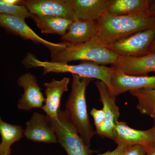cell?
<instances>
[{"label":"cell","mask_w":155,"mask_h":155,"mask_svg":"<svg viewBox=\"0 0 155 155\" xmlns=\"http://www.w3.org/2000/svg\"><path fill=\"white\" fill-rule=\"evenodd\" d=\"M96 36L107 46L140 31L155 27V18L148 11L141 14L115 16L106 13L96 22Z\"/></svg>","instance_id":"cell-1"},{"label":"cell","mask_w":155,"mask_h":155,"mask_svg":"<svg viewBox=\"0 0 155 155\" xmlns=\"http://www.w3.org/2000/svg\"><path fill=\"white\" fill-rule=\"evenodd\" d=\"M71 90L66 103L65 111L84 142L90 148L95 134L87 110L85 93L89 84L94 79L72 74Z\"/></svg>","instance_id":"cell-2"},{"label":"cell","mask_w":155,"mask_h":155,"mask_svg":"<svg viewBox=\"0 0 155 155\" xmlns=\"http://www.w3.org/2000/svg\"><path fill=\"white\" fill-rule=\"evenodd\" d=\"M22 63L27 68L42 67L44 69L43 75L50 72H69L81 77L97 79L105 84L110 91L111 90L110 79L114 70L113 67H106L89 61H84L78 65H69L51 61H42L29 53H27Z\"/></svg>","instance_id":"cell-3"},{"label":"cell","mask_w":155,"mask_h":155,"mask_svg":"<svg viewBox=\"0 0 155 155\" xmlns=\"http://www.w3.org/2000/svg\"><path fill=\"white\" fill-rule=\"evenodd\" d=\"M119 57L108 49L95 36L84 43L69 46L51 54V61L68 64L71 61H83L98 65H114Z\"/></svg>","instance_id":"cell-4"},{"label":"cell","mask_w":155,"mask_h":155,"mask_svg":"<svg viewBox=\"0 0 155 155\" xmlns=\"http://www.w3.org/2000/svg\"><path fill=\"white\" fill-rule=\"evenodd\" d=\"M46 117L55 133L58 142L68 155H91L94 152L84 142L66 111L60 109L57 120Z\"/></svg>","instance_id":"cell-5"},{"label":"cell","mask_w":155,"mask_h":155,"mask_svg":"<svg viewBox=\"0 0 155 155\" xmlns=\"http://www.w3.org/2000/svg\"><path fill=\"white\" fill-rule=\"evenodd\" d=\"M155 38V27L140 31L107 46L119 57H142L150 54L149 48Z\"/></svg>","instance_id":"cell-6"},{"label":"cell","mask_w":155,"mask_h":155,"mask_svg":"<svg viewBox=\"0 0 155 155\" xmlns=\"http://www.w3.org/2000/svg\"><path fill=\"white\" fill-rule=\"evenodd\" d=\"M0 27L24 39L44 45L49 50L51 54L69 46L64 43H54L42 38L27 25L25 20L16 16L0 14Z\"/></svg>","instance_id":"cell-7"},{"label":"cell","mask_w":155,"mask_h":155,"mask_svg":"<svg viewBox=\"0 0 155 155\" xmlns=\"http://www.w3.org/2000/svg\"><path fill=\"white\" fill-rule=\"evenodd\" d=\"M100 96V101L102 103L105 118L102 125L96 134L102 137L113 139L114 127L120 115L119 108L116 102V98L111 94L110 90L102 81L97 80L95 83Z\"/></svg>","instance_id":"cell-8"},{"label":"cell","mask_w":155,"mask_h":155,"mask_svg":"<svg viewBox=\"0 0 155 155\" xmlns=\"http://www.w3.org/2000/svg\"><path fill=\"white\" fill-rule=\"evenodd\" d=\"M19 5L25 6L32 14L74 20L70 0H26L21 1Z\"/></svg>","instance_id":"cell-9"},{"label":"cell","mask_w":155,"mask_h":155,"mask_svg":"<svg viewBox=\"0 0 155 155\" xmlns=\"http://www.w3.org/2000/svg\"><path fill=\"white\" fill-rule=\"evenodd\" d=\"M112 140L117 144L127 146L141 145L145 147L155 146V134L153 127L147 130H137L122 121H118L116 123Z\"/></svg>","instance_id":"cell-10"},{"label":"cell","mask_w":155,"mask_h":155,"mask_svg":"<svg viewBox=\"0 0 155 155\" xmlns=\"http://www.w3.org/2000/svg\"><path fill=\"white\" fill-rule=\"evenodd\" d=\"M110 93L116 98L127 91L138 89H155V76L126 75L114 68L110 79Z\"/></svg>","instance_id":"cell-11"},{"label":"cell","mask_w":155,"mask_h":155,"mask_svg":"<svg viewBox=\"0 0 155 155\" xmlns=\"http://www.w3.org/2000/svg\"><path fill=\"white\" fill-rule=\"evenodd\" d=\"M18 84L24 90L18 101V109L29 111L33 108H42L45 98L36 76L31 73H25L19 78Z\"/></svg>","instance_id":"cell-12"},{"label":"cell","mask_w":155,"mask_h":155,"mask_svg":"<svg viewBox=\"0 0 155 155\" xmlns=\"http://www.w3.org/2000/svg\"><path fill=\"white\" fill-rule=\"evenodd\" d=\"M23 135L28 140L46 143H58L54 131L48 122L46 116L34 112L26 122Z\"/></svg>","instance_id":"cell-13"},{"label":"cell","mask_w":155,"mask_h":155,"mask_svg":"<svg viewBox=\"0 0 155 155\" xmlns=\"http://www.w3.org/2000/svg\"><path fill=\"white\" fill-rule=\"evenodd\" d=\"M112 67L127 75H147L150 72H155V52L137 58L119 57Z\"/></svg>","instance_id":"cell-14"},{"label":"cell","mask_w":155,"mask_h":155,"mask_svg":"<svg viewBox=\"0 0 155 155\" xmlns=\"http://www.w3.org/2000/svg\"><path fill=\"white\" fill-rule=\"evenodd\" d=\"M113 0H70L74 20L97 22L108 9Z\"/></svg>","instance_id":"cell-15"},{"label":"cell","mask_w":155,"mask_h":155,"mask_svg":"<svg viewBox=\"0 0 155 155\" xmlns=\"http://www.w3.org/2000/svg\"><path fill=\"white\" fill-rule=\"evenodd\" d=\"M69 81V78L64 77L61 80L53 79L50 82L45 83L46 98L42 109L50 119H58L61 98L64 93L68 91Z\"/></svg>","instance_id":"cell-16"},{"label":"cell","mask_w":155,"mask_h":155,"mask_svg":"<svg viewBox=\"0 0 155 155\" xmlns=\"http://www.w3.org/2000/svg\"><path fill=\"white\" fill-rule=\"evenodd\" d=\"M96 34V22L73 20L61 40L69 46L81 44L90 40Z\"/></svg>","instance_id":"cell-17"},{"label":"cell","mask_w":155,"mask_h":155,"mask_svg":"<svg viewBox=\"0 0 155 155\" xmlns=\"http://www.w3.org/2000/svg\"><path fill=\"white\" fill-rule=\"evenodd\" d=\"M151 2L148 0H113L107 13L115 16L141 14L148 11Z\"/></svg>","instance_id":"cell-18"},{"label":"cell","mask_w":155,"mask_h":155,"mask_svg":"<svg viewBox=\"0 0 155 155\" xmlns=\"http://www.w3.org/2000/svg\"><path fill=\"white\" fill-rule=\"evenodd\" d=\"M31 19L42 33L53 34L63 36L67 32L72 20L53 16L32 14Z\"/></svg>","instance_id":"cell-19"},{"label":"cell","mask_w":155,"mask_h":155,"mask_svg":"<svg viewBox=\"0 0 155 155\" xmlns=\"http://www.w3.org/2000/svg\"><path fill=\"white\" fill-rule=\"evenodd\" d=\"M23 132L22 126L4 122L0 116V155H11V146L22 138Z\"/></svg>","instance_id":"cell-20"},{"label":"cell","mask_w":155,"mask_h":155,"mask_svg":"<svg viewBox=\"0 0 155 155\" xmlns=\"http://www.w3.org/2000/svg\"><path fill=\"white\" fill-rule=\"evenodd\" d=\"M129 92L137 100V108L140 113L152 117L155 113V89H138Z\"/></svg>","instance_id":"cell-21"},{"label":"cell","mask_w":155,"mask_h":155,"mask_svg":"<svg viewBox=\"0 0 155 155\" xmlns=\"http://www.w3.org/2000/svg\"><path fill=\"white\" fill-rule=\"evenodd\" d=\"M0 14H7L19 17L25 20L31 18L32 14L22 5H10L6 0H0Z\"/></svg>","instance_id":"cell-22"},{"label":"cell","mask_w":155,"mask_h":155,"mask_svg":"<svg viewBox=\"0 0 155 155\" xmlns=\"http://www.w3.org/2000/svg\"><path fill=\"white\" fill-rule=\"evenodd\" d=\"M90 114L94 120L96 130H97L102 125L104 120V112L102 109L98 110L96 108H93L91 111Z\"/></svg>","instance_id":"cell-23"},{"label":"cell","mask_w":155,"mask_h":155,"mask_svg":"<svg viewBox=\"0 0 155 155\" xmlns=\"http://www.w3.org/2000/svg\"><path fill=\"white\" fill-rule=\"evenodd\" d=\"M146 152L145 147L142 146H129L124 155H145Z\"/></svg>","instance_id":"cell-24"},{"label":"cell","mask_w":155,"mask_h":155,"mask_svg":"<svg viewBox=\"0 0 155 155\" xmlns=\"http://www.w3.org/2000/svg\"><path fill=\"white\" fill-rule=\"evenodd\" d=\"M129 146L123 144H118L117 147L113 151H108L98 155H124Z\"/></svg>","instance_id":"cell-25"},{"label":"cell","mask_w":155,"mask_h":155,"mask_svg":"<svg viewBox=\"0 0 155 155\" xmlns=\"http://www.w3.org/2000/svg\"><path fill=\"white\" fill-rule=\"evenodd\" d=\"M148 11L150 14L155 18V1L150 3Z\"/></svg>","instance_id":"cell-26"},{"label":"cell","mask_w":155,"mask_h":155,"mask_svg":"<svg viewBox=\"0 0 155 155\" xmlns=\"http://www.w3.org/2000/svg\"><path fill=\"white\" fill-rule=\"evenodd\" d=\"M146 150L145 155H155V146L146 147Z\"/></svg>","instance_id":"cell-27"},{"label":"cell","mask_w":155,"mask_h":155,"mask_svg":"<svg viewBox=\"0 0 155 155\" xmlns=\"http://www.w3.org/2000/svg\"><path fill=\"white\" fill-rule=\"evenodd\" d=\"M149 51L150 53L155 52V38L150 45Z\"/></svg>","instance_id":"cell-28"},{"label":"cell","mask_w":155,"mask_h":155,"mask_svg":"<svg viewBox=\"0 0 155 155\" xmlns=\"http://www.w3.org/2000/svg\"><path fill=\"white\" fill-rule=\"evenodd\" d=\"M152 118H153V119L154 122V126L153 127V129L154 130L155 134V113L154 114V115H153V116H152Z\"/></svg>","instance_id":"cell-29"}]
</instances>
